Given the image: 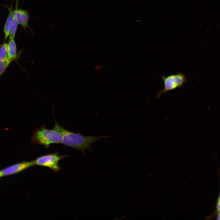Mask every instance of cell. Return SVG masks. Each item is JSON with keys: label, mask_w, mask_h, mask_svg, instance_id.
Masks as SVG:
<instances>
[{"label": "cell", "mask_w": 220, "mask_h": 220, "mask_svg": "<svg viewBox=\"0 0 220 220\" xmlns=\"http://www.w3.org/2000/svg\"><path fill=\"white\" fill-rule=\"evenodd\" d=\"M54 119L55 123L54 128L60 132L61 135V143L66 146L80 151L83 155L86 150H91V145L94 143L102 138L116 136L83 135L79 133H76L65 129L58 124L55 118Z\"/></svg>", "instance_id": "obj_1"}, {"label": "cell", "mask_w": 220, "mask_h": 220, "mask_svg": "<svg viewBox=\"0 0 220 220\" xmlns=\"http://www.w3.org/2000/svg\"><path fill=\"white\" fill-rule=\"evenodd\" d=\"M61 134L54 128L47 129L45 125L35 128L33 131L31 139V143L48 148L52 144L61 143Z\"/></svg>", "instance_id": "obj_2"}, {"label": "cell", "mask_w": 220, "mask_h": 220, "mask_svg": "<svg viewBox=\"0 0 220 220\" xmlns=\"http://www.w3.org/2000/svg\"><path fill=\"white\" fill-rule=\"evenodd\" d=\"M164 87L159 91L157 95V98H159L163 94L182 86L187 81V78L182 72H178L167 76H162Z\"/></svg>", "instance_id": "obj_3"}, {"label": "cell", "mask_w": 220, "mask_h": 220, "mask_svg": "<svg viewBox=\"0 0 220 220\" xmlns=\"http://www.w3.org/2000/svg\"><path fill=\"white\" fill-rule=\"evenodd\" d=\"M68 156V155L61 156L57 152H55L41 156L34 161L35 165L47 167L56 172L61 169L59 165V161Z\"/></svg>", "instance_id": "obj_4"}, {"label": "cell", "mask_w": 220, "mask_h": 220, "mask_svg": "<svg viewBox=\"0 0 220 220\" xmlns=\"http://www.w3.org/2000/svg\"><path fill=\"white\" fill-rule=\"evenodd\" d=\"M35 165L34 160L24 161L13 164L1 170L3 176L16 174Z\"/></svg>", "instance_id": "obj_5"}, {"label": "cell", "mask_w": 220, "mask_h": 220, "mask_svg": "<svg viewBox=\"0 0 220 220\" xmlns=\"http://www.w3.org/2000/svg\"><path fill=\"white\" fill-rule=\"evenodd\" d=\"M18 24H20L22 28L25 30L29 28L28 21L29 18L27 11L21 9H16L14 10Z\"/></svg>", "instance_id": "obj_6"}, {"label": "cell", "mask_w": 220, "mask_h": 220, "mask_svg": "<svg viewBox=\"0 0 220 220\" xmlns=\"http://www.w3.org/2000/svg\"><path fill=\"white\" fill-rule=\"evenodd\" d=\"M14 11L12 7L9 8V13L4 28L5 41H6L9 36L13 22Z\"/></svg>", "instance_id": "obj_7"}, {"label": "cell", "mask_w": 220, "mask_h": 220, "mask_svg": "<svg viewBox=\"0 0 220 220\" xmlns=\"http://www.w3.org/2000/svg\"><path fill=\"white\" fill-rule=\"evenodd\" d=\"M7 44L9 60L11 62L16 61L19 57L20 52L18 54L17 53L16 45L14 39H9Z\"/></svg>", "instance_id": "obj_8"}, {"label": "cell", "mask_w": 220, "mask_h": 220, "mask_svg": "<svg viewBox=\"0 0 220 220\" xmlns=\"http://www.w3.org/2000/svg\"><path fill=\"white\" fill-rule=\"evenodd\" d=\"M0 59L10 64L11 62L9 58L8 44L6 43H4L0 47Z\"/></svg>", "instance_id": "obj_9"}, {"label": "cell", "mask_w": 220, "mask_h": 220, "mask_svg": "<svg viewBox=\"0 0 220 220\" xmlns=\"http://www.w3.org/2000/svg\"><path fill=\"white\" fill-rule=\"evenodd\" d=\"M18 23L14 11L13 20L9 35V39H14L17 29Z\"/></svg>", "instance_id": "obj_10"}, {"label": "cell", "mask_w": 220, "mask_h": 220, "mask_svg": "<svg viewBox=\"0 0 220 220\" xmlns=\"http://www.w3.org/2000/svg\"><path fill=\"white\" fill-rule=\"evenodd\" d=\"M10 63L0 59V78Z\"/></svg>", "instance_id": "obj_11"}, {"label": "cell", "mask_w": 220, "mask_h": 220, "mask_svg": "<svg viewBox=\"0 0 220 220\" xmlns=\"http://www.w3.org/2000/svg\"><path fill=\"white\" fill-rule=\"evenodd\" d=\"M217 208L218 213V215L220 217V193L217 203Z\"/></svg>", "instance_id": "obj_12"}, {"label": "cell", "mask_w": 220, "mask_h": 220, "mask_svg": "<svg viewBox=\"0 0 220 220\" xmlns=\"http://www.w3.org/2000/svg\"><path fill=\"white\" fill-rule=\"evenodd\" d=\"M3 175L2 174V172L1 170H0V178L2 177L3 176Z\"/></svg>", "instance_id": "obj_13"}]
</instances>
